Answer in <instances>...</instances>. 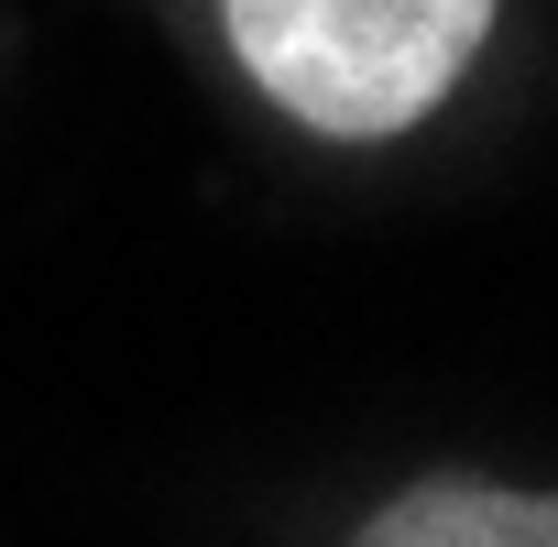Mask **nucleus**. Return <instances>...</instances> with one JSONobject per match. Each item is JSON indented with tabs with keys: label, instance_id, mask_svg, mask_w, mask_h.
Instances as JSON below:
<instances>
[{
	"label": "nucleus",
	"instance_id": "obj_1",
	"mask_svg": "<svg viewBox=\"0 0 558 547\" xmlns=\"http://www.w3.org/2000/svg\"><path fill=\"white\" fill-rule=\"evenodd\" d=\"M493 12L504 0H219V34L296 132L395 143L471 77Z\"/></svg>",
	"mask_w": 558,
	"mask_h": 547
},
{
	"label": "nucleus",
	"instance_id": "obj_2",
	"mask_svg": "<svg viewBox=\"0 0 558 547\" xmlns=\"http://www.w3.org/2000/svg\"><path fill=\"white\" fill-rule=\"evenodd\" d=\"M351 547H558V493L482 482V471H427L362 514Z\"/></svg>",
	"mask_w": 558,
	"mask_h": 547
}]
</instances>
